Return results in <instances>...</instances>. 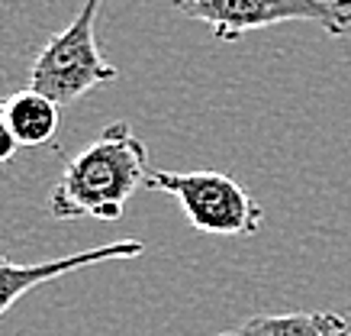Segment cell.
<instances>
[{"mask_svg":"<svg viewBox=\"0 0 351 336\" xmlns=\"http://www.w3.org/2000/svg\"><path fill=\"white\" fill-rule=\"evenodd\" d=\"M149 172V146L126 120L110 123L64 162L62 178L49 191V214L55 220H119L129 197L145 188Z\"/></svg>","mask_w":351,"mask_h":336,"instance_id":"1","label":"cell"},{"mask_svg":"<svg viewBox=\"0 0 351 336\" xmlns=\"http://www.w3.org/2000/svg\"><path fill=\"white\" fill-rule=\"evenodd\" d=\"M100 3L104 0H84L75 20L39 49L29 68V87L49 94L58 107H71L87 91L119 78L117 68L104 62L94 39Z\"/></svg>","mask_w":351,"mask_h":336,"instance_id":"2","label":"cell"},{"mask_svg":"<svg viewBox=\"0 0 351 336\" xmlns=\"http://www.w3.org/2000/svg\"><path fill=\"white\" fill-rule=\"evenodd\" d=\"M149 191H165L181 204L197 233L213 236H255L265 223V207L252 191L223 172H155L145 178Z\"/></svg>","mask_w":351,"mask_h":336,"instance_id":"3","label":"cell"},{"mask_svg":"<svg viewBox=\"0 0 351 336\" xmlns=\"http://www.w3.org/2000/svg\"><path fill=\"white\" fill-rule=\"evenodd\" d=\"M174 10L210 26L219 43L277 23H316L329 36L351 33V0H174Z\"/></svg>","mask_w":351,"mask_h":336,"instance_id":"4","label":"cell"},{"mask_svg":"<svg viewBox=\"0 0 351 336\" xmlns=\"http://www.w3.org/2000/svg\"><path fill=\"white\" fill-rule=\"evenodd\" d=\"M142 249L145 246L138 239H123V243H104V246H94V249H81L64 256V259L36 262V265H20V262L0 256V317L7 314L23 294H29L39 284H49L55 278L68 275V271L84 269V265H100V262L110 259H136V256H142Z\"/></svg>","mask_w":351,"mask_h":336,"instance_id":"5","label":"cell"},{"mask_svg":"<svg viewBox=\"0 0 351 336\" xmlns=\"http://www.w3.org/2000/svg\"><path fill=\"white\" fill-rule=\"evenodd\" d=\"M58 110L62 107L36 87L0 98V113L20 146H49L58 133Z\"/></svg>","mask_w":351,"mask_h":336,"instance_id":"6","label":"cell"},{"mask_svg":"<svg viewBox=\"0 0 351 336\" xmlns=\"http://www.w3.org/2000/svg\"><path fill=\"white\" fill-rule=\"evenodd\" d=\"M219 336H351V326L332 311H293V314H258Z\"/></svg>","mask_w":351,"mask_h":336,"instance_id":"7","label":"cell"}]
</instances>
